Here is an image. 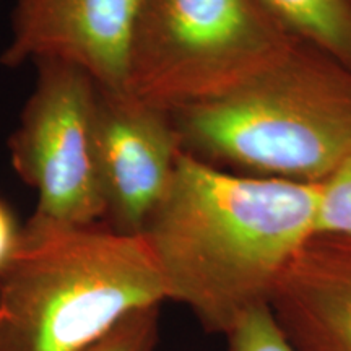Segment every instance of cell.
<instances>
[{"instance_id":"1","label":"cell","mask_w":351,"mask_h":351,"mask_svg":"<svg viewBox=\"0 0 351 351\" xmlns=\"http://www.w3.org/2000/svg\"><path fill=\"white\" fill-rule=\"evenodd\" d=\"M319 184L232 173L182 150L142 236L166 300L225 337L270 307L280 280L317 236Z\"/></svg>"},{"instance_id":"2","label":"cell","mask_w":351,"mask_h":351,"mask_svg":"<svg viewBox=\"0 0 351 351\" xmlns=\"http://www.w3.org/2000/svg\"><path fill=\"white\" fill-rule=\"evenodd\" d=\"M171 117L182 150L202 161L319 184L351 156V67L298 41L234 90Z\"/></svg>"},{"instance_id":"3","label":"cell","mask_w":351,"mask_h":351,"mask_svg":"<svg viewBox=\"0 0 351 351\" xmlns=\"http://www.w3.org/2000/svg\"><path fill=\"white\" fill-rule=\"evenodd\" d=\"M165 301L142 234L104 223L23 226L19 252L0 275V351H85L134 311Z\"/></svg>"},{"instance_id":"4","label":"cell","mask_w":351,"mask_h":351,"mask_svg":"<svg viewBox=\"0 0 351 351\" xmlns=\"http://www.w3.org/2000/svg\"><path fill=\"white\" fill-rule=\"evenodd\" d=\"M298 41L258 0H143L125 93L174 114L234 90Z\"/></svg>"},{"instance_id":"5","label":"cell","mask_w":351,"mask_h":351,"mask_svg":"<svg viewBox=\"0 0 351 351\" xmlns=\"http://www.w3.org/2000/svg\"><path fill=\"white\" fill-rule=\"evenodd\" d=\"M8 138L16 176L36 192L25 226L83 228L106 217L96 153L98 83L69 62L44 60Z\"/></svg>"},{"instance_id":"6","label":"cell","mask_w":351,"mask_h":351,"mask_svg":"<svg viewBox=\"0 0 351 351\" xmlns=\"http://www.w3.org/2000/svg\"><path fill=\"white\" fill-rule=\"evenodd\" d=\"M96 153L106 202L103 223L124 234H142L182 153L173 117L98 86Z\"/></svg>"},{"instance_id":"7","label":"cell","mask_w":351,"mask_h":351,"mask_svg":"<svg viewBox=\"0 0 351 351\" xmlns=\"http://www.w3.org/2000/svg\"><path fill=\"white\" fill-rule=\"evenodd\" d=\"M143 0H13L7 67L60 60L125 93L127 54Z\"/></svg>"},{"instance_id":"8","label":"cell","mask_w":351,"mask_h":351,"mask_svg":"<svg viewBox=\"0 0 351 351\" xmlns=\"http://www.w3.org/2000/svg\"><path fill=\"white\" fill-rule=\"evenodd\" d=\"M270 307L300 351H351V238L314 236L283 274Z\"/></svg>"},{"instance_id":"9","label":"cell","mask_w":351,"mask_h":351,"mask_svg":"<svg viewBox=\"0 0 351 351\" xmlns=\"http://www.w3.org/2000/svg\"><path fill=\"white\" fill-rule=\"evenodd\" d=\"M293 38L351 67V0H258Z\"/></svg>"},{"instance_id":"10","label":"cell","mask_w":351,"mask_h":351,"mask_svg":"<svg viewBox=\"0 0 351 351\" xmlns=\"http://www.w3.org/2000/svg\"><path fill=\"white\" fill-rule=\"evenodd\" d=\"M317 234L351 238V156L319 182Z\"/></svg>"},{"instance_id":"11","label":"cell","mask_w":351,"mask_h":351,"mask_svg":"<svg viewBox=\"0 0 351 351\" xmlns=\"http://www.w3.org/2000/svg\"><path fill=\"white\" fill-rule=\"evenodd\" d=\"M160 309L134 311L85 351H156L160 343Z\"/></svg>"},{"instance_id":"12","label":"cell","mask_w":351,"mask_h":351,"mask_svg":"<svg viewBox=\"0 0 351 351\" xmlns=\"http://www.w3.org/2000/svg\"><path fill=\"white\" fill-rule=\"evenodd\" d=\"M223 339L225 351H300L280 327L271 307L245 315Z\"/></svg>"},{"instance_id":"13","label":"cell","mask_w":351,"mask_h":351,"mask_svg":"<svg viewBox=\"0 0 351 351\" xmlns=\"http://www.w3.org/2000/svg\"><path fill=\"white\" fill-rule=\"evenodd\" d=\"M23 239V226L5 200L0 199V275L7 270L19 252Z\"/></svg>"}]
</instances>
